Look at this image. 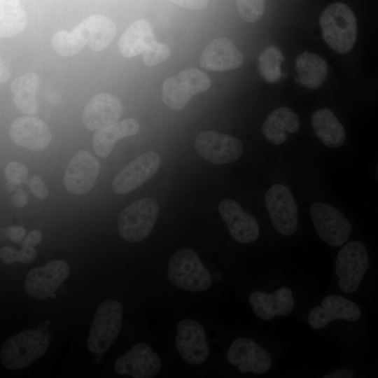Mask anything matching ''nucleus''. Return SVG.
Masks as SVG:
<instances>
[{
    "instance_id": "7",
    "label": "nucleus",
    "mask_w": 378,
    "mask_h": 378,
    "mask_svg": "<svg viewBox=\"0 0 378 378\" xmlns=\"http://www.w3.org/2000/svg\"><path fill=\"white\" fill-rule=\"evenodd\" d=\"M264 201L275 230L282 235L293 234L298 227V206L290 189L274 184L267 190Z\"/></svg>"
},
{
    "instance_id": "42",
    "label": "nucleus",
    "mask_w": 378,
    "mask_h": 378,
    "mask_svg": "<svg viewBox=\"0 0 378 378\" xmlns=\"http://www.w3.org/2000/svg\"><path fill=\"white\" fill-rule=\"evenodd\" d=\"M6 234L11 241L18 243L24 237L25 230L21 226H12L7 229Z\"/></svg>"
},
{
    "instance_id": "12",
    "label": "nucleus",
    "mask_w": 378,
    "mask_h": 378,
    "mask_svg": "<svg viewBox=\"0 0 378 378\" xmlns=\"http://www.w3.org/2000/svg\"><path fill=\"white\" fill-rule=\"evenodd\" d=\"M160 165V155L153 151L146 152L125 167L113 179V191L119 195L134 190L158 171Z\"/></svg>"
},
{
    "instance_id": "2",
    "label": "nucleus",
    "mask_w": 378,
    "mask_h": 378,
    "mask_svg": "<svg viewBox=\"0 0 378 378\" xmlns=\"http://www.w3.org/2000/svg\"><path fill=\"white\" fill-rule=\"evenodd\" d=\"M167 276L175 286L188 291H204L212 284L210 273L196 252L189 248H181L172 255Z\"/></svg>"
},
{
    "instance_id": "45",
    "label": "nucleus",
    "mask_w": 378,
    "mask_h": 378,
    "mask_svg": "<svg viewBox=\"0 0 378 378\" xmlns=\"http://www.w3.org/2000/svg\"><path fill=\"white\" fill-rule=\"evenodd\" d=\"M9 70L8 67L4 64L1 63V84L5 83L9 78Z\"/></svg>"
},
{
    "instance_id": "18",
    "label": "nucleus",
    "mask_w": 378,
    "mask_h": 378,
    "mask_svg": "<svg viewBox=\"0 0 378 378\" xmlns=\"http://www.w3.org/2000/svg\"><path fill=\"white\" fill-rule=\"evenodd\" d=\"M122 113V106L119 99L111 94L102 92L88 102L82 121L88 130H98L118 122Z\"/></svg>"
},
{
    "instance_id": "44",
    "label": "nucleus",
    "mask_w": 378,
    "mask_h": 378,
    "mask_svg": "<svg viewBox=\"0 0 378 378\" xmlns=\"http://www.w3.org/2000/svg\"><path fill=\"white\" fill-rule=\"evenodd\" d=\"M354 372L350 370L341 369L332 371L323 376V378H351Z\"/></svg>"
},
{
    "instance_id": "43",
    "label": "nucleus",
    "mask_w": 378,
    "mask_h": 378,
    "mask_svg": "<svg viewBox=\"0 0 378 378\" xmlns=\"http://www.w3.org/2000/svg\"><path fill=\"white\" fill-rule=\"evenodd\" d=\"M10 201L14 206L22 208L27 203V196L22 189H19L12 196Z\"/></svg>"
},
{
    "instance_id": "32",
    "label": "nucleus",
    "mask_w": 378,
    "mask_h": 378,
    "mask_svg": "<svg viewBox=\"0 0 378 378\" xmlns=\"http://www.w3.org/2000/svg\"><path fill=\"white\" fill-rule=\"evenodd\" d=\"M239 14L248 22L259 20L265 11V0H235Z\"/></svg>"
},
{
    "instance_id": "8",
    "label": "nucleus",
    "mask_w": 378,
    "mask_h": 378,
    "mask_svg": "<svg viewBox=\"0 0 378 378\" xmlns=\"http://www.w3.org/2000/svg\"><path fill=\"white\" fill-rule=\"evenodd\" d=\"M310 215L318 237L332 246H340L348 239L352 227L348 219L335 207L316 202L310 208Z\"/></svg>"
},
{
    "instance_id": "39",
    "label": "nucleus",
    "mask_w": 378,
    "mask_h": 378,
    "mask_svg": "<svg viewBox=\"0 0 378 378\" xmlns=\"http://www.w3.org/2000/svg\"><path fill=\"white\" fill-rule=\"evenodd\" d=\"M172 3L186 8L199 10L204 8L209 0H169Z\"/></svg>"
},
{
    "instance_id": "3",
    "label": "nucleus",
    "mask_w": 378,
    "mask_h": 378,
    "mask_svg": "<svg viewBox=\"0 0 378 378\" xmlns=\"http://www.w3.org/2000/svg\"><path fill=\"white\" fill-rule=\"evenodd\" d=\"M48 346L49 338L42 331H22L4 342L0 351V360L8 369H21L43 355Z\"/></svg>"
},
{
    "instance_id": "11",
    "label": "nucleus",
    "mask_w": 378,
    "mask_h": 378,
    "mask_svg": "<svg viewBox=\"0 0 378 378\" xmlns=\"http://www.w3.org/2000/svg\"><path fill=\"white\" fill-rule=\"evenodd\" d=\"M176 349L183 359L191 365H199L208 358L209 349L205 330L193 319L181 321L176 327Z\"/></svg>"
},
{
    "instance_id": "30",
    "label": "nucleus",
    "mask_w": 378,
    "mask_h": 378,
    "mask_svg": "<svg viewBox=\"0 0 378 378\" xmlns=\"http://www.w3.org/2000/svg\"><path fill=\"white\" fill-rule=\"evenodd\" d=\"M284 57L279 48L270 46L258 57V71L268 83L277 82L281 77V64Z\"/></svg>"
},
{
    "instance_id": "10",
    "label": "nucleus",
    "mask_w": 378,
    "mask_h": 378,
    "mask_svg": "<svg viewBox=\"0 0 378 378\" xmlns=\"http://www.w3.org/2000/svg\"><path fill=\"white\" fill-rule=\"evenodd\" d=\"M69 272L66 262L52 260L43 267L33 268L27 273L24 282V290L32 298L47 299L55 293Z\"/></svg>"
},
{
    "instance_id": "35",
    "label": "nucleus",
    "mask_w": 378,
    "mask_h": 378,
    "mask_svg": "<svg viewBox=\"0 0 378 378\" xmlns=\"http://www.w3.org/2000/svg\"><path fill=\"white\" fill-rule=\"evenodd\" d=\"M39 85V79L34 73H27L15 78L10 84V91L13 94L21 92H36Z\"/></svg>"
},
{
    "instance_id": "36",
    "label": "nucleus",
    "mask_w": 378,
    "mask_h": 378,
    "mask_svg": "<svg viewBox=\"0 0 378 378\" xmlns=\"http://www.w3.org/2000/svg\"><path fill=\"white\" fill-rule=\"evenodd\" d=\"M36 94L35 92H22L13 94L14 104L22 113L34 114L38 108Z\"/></svg>"
},
{
    "instance_id": "25",
    "label": "nucleus",
    "mask_w": 378,
    "mask_h": 378,
    "mask_svg": "<svg viewBox=\"0 0 378 378\" xmlns=\"http://www.w3.org/2000/svg\"><path fill=\"white\" fill-rule=\"evenodd\" d=\"M155 41L153 27L146 19L136 20L121 35L118 46L120 53L131 58L142 54Z\"/></svg>"
},
{
    "instance_id": "13",
    "label": "nucleus",
    "mask_w": 378,
    "mask_h": 378,
    "mask_svg": "<svg viewBox=\"0 0 378 378\" xmlns=\"http://www.w3.org/2000/svg\"><path fill=\"white\" fill-rule=\"evenodd\" d=\"M99 163L89 152L80 150L69 161L64 176V186L69 192L81 195L90 192L99 175Z\"/></svg>"
},
{
    "instance_id": "34",
    "label": "nucleus",
    "mask_w": 378,
    "mask_h": 378,
    "mask_svg": "<svg viewBox=\"0 0 378 378\" xmlns=\"http://www.w3.org/2000/svg\"><path fill=\"white\" fill-rule=\"evenodd\" d=\"M27 169L24 165L18 162L8 163L4 169V176L7 188L13 190L15 186L24 183L27 178Z\"/></svg>"
},
{
    "instance_id": "38",
    "label": "nucleus",
    "mask_w": 378,
    "mask_h": 378,
    "mask_svg": "<svg viewBox=\"0 0 378 378\" xmlns=\"http://www.w3.org/2000/svg\"><path fill=\"white\" fill-rule=\"evenodd\" d=\"M36 256V251L34 247L22 246L18 251L17 261L24 264L31 262Z\"/></svg>"
},
{
    "instance_id": "23",
    "label": "nucleus",
    "mask_w": 378,
    "mask_h": 378,
    "mask_svg": "<svg viewBox=\"0 0 378 378\" xmlns=\"http://www.w3.org/2000/svg\"><path fill=\"white\" fill-rule=\"evenodd\" d=\"M300 125V118L296 113L288 107H280L267 115L262 132L270 144L280 145L286 140L287 133L296 132Z\"/></svg>"
},
{
    "instance_id": "17",
    "label": "nucleus",
    "mask_w": 378,
    "mask_h": 378,
    "mask_svg": "<svg viewBox=\"0 0 378 378\" xmlns=\"http://www.w3.org/2000/svg\"><path fill=\"white\" fill-rule=\"evenodd\" d=\"M361 316L360 308L352 301L340 295H329L321 302V307H314L308 314L309 326L321 329L332 320L357 321Z\"/></svg>"
},
{
    "instance_id": "16",
    "label": "nucleus",
    "mask_w": 378,
    "mask_h": 378,
    "mask_svg": "<svg viewBox=\"0 0 378 378\" xmlns=\"http://www.w3.org/2000/svg\"><path fill=\"white\" fill-rule=\"evenodd\" d=\"M228 362L236 365L244 373L253 372L264 374L272 366V359L269 354L255 341L245 337L235 340L231 344L227 354Z\"/></svg>"
},
{
    "instance_id": "28",
    "label": "nucleus",
    "mask_w": 378,
    "mask_h": 378,
    "mask_svg": "<svg viewBox=\"0 0 378 378\" xmlns=\"http://www.w3.org/2000/svg\"><path fill=\"white\" fill-rule=\"evenodd\" d=\"M27 16L20 0H0V36L10 38L26 26Z\"/></svg>"
},
{
    "instance_id": "15",
    "label": "nucleus",
    "mask_w": 378,
    "mask_h": 378,
    "mask_svg": "<svg viewBox=\"0 0 378 378\" xmlns=\"http://www.w3.org/2000/svg\"><path fill=\"white\" fill-rule=\"evenodd\" d=\"M218 211L234 241L248 244L258 239L259 226L257 220L246 212L237 201L231 199L221 200Z\"/></svg>"
},
{
    "instance_id": "21",
    "label": "nucleus",
    "mask_w": 378,
    "mask_h": 378,
    "mask_svg": "<svg viewBox=\"0 0 378 378\" xmlns=\"http://www.w3.org/2000/svg\"><path fill=\"white\" fill-rule=\"evenodd\" d=\"M244 61L241 52L226 38H217L202 52L200 66L207 70L223 71L239 67Z\"/></svg>"
},
{
    "instance_id": "1",
    "label": "nucleus",
    "mask_w": 378,
    "mask_h": 378,
    "mask_svg": "<svg viewBox=\"0 0 378 378\" xmlns=\"http://www.w3.org/2000/svg\"><path fill=\"white\" fill-rule=\"evenodd\" d=\"M319 24L323 39L334 51L346 53L352 48L357 37V22L346 4L335 2L328 6L320 15Z\"/></svg>"
},
{
    "instance_id": "20",
    "label": "nucleus",
    "mask_w": 378,
    "mask_h": 378,
    "mask_svg": "<svg viewBox=\"0 0 378 378\" xmlns=\"http://www.w3.org/2000/svg\"><path fill=\"white\" fill-rule=\"evenodd\" d=\"M254 314L260 319L271 321L276 316H287L293 310L295 300L292 290L282 287L271 294L254 291L248 297Z\"/></svg>"
},
{
    "instance_id": "6",
    "label": "nucleus",
    "mask_w": 378,
    "mask_h": 378,
    "mask_svg": "<svg viewBox=\"0 0 378 378\" xmlns=\"http://www.w3.org/2000/svg\"><path fill=\"white\" fill-rule=\"evenodd\" d=\"M369 267L368 253L362 242L353 241L344 245L335 260V273L340 289L346 293L355 292Z\"/></svg>"
},
{
    "instance_id": "24",
    "label": "nucleus",
    "mask_w": 378,
    "mask_h": 378,
    "mask_svg": "<svg viewBox=\"0 0 378 378\" xmlns=\"http://www.w3.org/2000/svg\"><path fill=\"white\" fill-rule=\"evenodd\" d=\"M139 130V124L134 118L116 122L98 130L93 135L94 150L99 157L106 158L110 155L118 141L135 135Z\"/></svg>"
},
{
    "instance_id": "33",
    "label": "nucleus",
    "mask_w": 378,
    "mask_h": 378,
    "mask_svg": "<svg viewBox=\"0 0 378 378\" xmlns=\"http://www.w3.org/2000/svg\"><path fill=\"white\" fill-rule=\"evenodd\" d=\"M144 63L153 66L164 62L170 55V49L164 43L154 41L141 54Z\"/></svg>"
},
{
    "instance_id": "41",
    "label": "nucleus",
    "mask_w": 378,
    "mask_h": 378,
    "mask_svg": "<svg viewBox=\"0 0 378 378\" xmlns=\"http://www.w3.org/2000/svg\"><path fill=\"white\" fill-rule=\"evenodd\" d=\"M41 239V232L38 230H34L26 236L21 245L22 246L34 247L40 243Z\"/></svg>"
},
{
    "instance_id": "26",
    "label": "nucleus",
    "mask_w": 378,
    "mask_h": 378,
    "mask_svg": "<svg viewBox=\"0 0 378 378\" xmlns=\"http://www.w3.org/2000/svg\"><path fill=\"white\" fill-rule=\"evenodd\" d=\"M312 124L316 135L326 146L335 148L344 143L346 131L330 109L316 111L312 116Z\"/></svg>"
},
{
    "instance_id": "27",
    "label": "nucleus",
    "mask_w": 378,
    "mask_h": 378,
    "mask_svg": "<svg viewBox=\"0 0 378 378\" xmlns=\"http://www.w3.org/2000/svg\"><path fill=\"white\" fill-rule=\"evenodd\" d=\"M298 81L309 89L318 88L326 78L328 67L319 55L304 52L295 59Z\"/></svg>"
},
{
    "instance_id": "40",
    "label": "nucleus",
    "mask_w": 378,
    "mask_h": 378,
    "mask_svg": "<svg viewBox=\"0 0 378 378\" xmlns=\"http://www.w3.org/2000/svg\"><path fill=\"white\" fill-rule=\"evenodd\" d=\"M1 260L6 264H11L17 261L18 251L8 246H4L0 251Z\"/></svg>"
},
{
    "instance_id": "9",
    "label": "nucleus",
    "mask_w": 378,
    "mask_h": 378,
    "mask_svg": "<svg viewBox=\"0 0 378 378\" xmlns=\"http://www.w3.org/2000/svg\"><path fill=\"white\" fill-rule=\"evenodd\" d=\"M194 146L200 156L215 164L234 162L244 151L242 143L235 136L209 130L197 135Z\"/></svg>"
},
{
    "instance_id": "29",
    "label": "nucleus",
    "mask_w": 378,
    "mask_h": 378,
    "mask_svg": "<svg viewBox=\"0 0 378 378\" xmlns=\"http://www.w3.org/2000/svg\"><path fill=\"white\" fill-rule=\"evenodd\" d=\"M194 95L188 81L181 72L176 76L168 78L163 83L162 101L172 110L183 109Z\"/></svg>"
},
{
    "instance_id": "5",
    "label": "nucleus",
    "mask_w": 378,
    "mask_h": 378,
    "mask_svg": "<svg viewBox=\"0 0 378 378\" xmlns=\"http://www.w3.org/2000/svg\"><path fill=\"white\" fill-rule=\"evenodd\" d=\"M159 210L158 202L148 197L127 206L118 218V228L120 236L131 242L146 238L155 225Z\"/></svg>"
},
{
    "instance_id": "4",
    "label": "nucleus",
    "mask_w": 378,
    "mask_h": 378,
    "mask_svg": "<svg viewBox=\"0 0 378 378\" xmlns=\"http://www.w3.org/2000/svg\"><path fill=\"white\" fill-rule=\"evenodd\" d=\"M122 307L114 300L104 301L98 307L89 332L87 346L94 354H103L118 337L122 323Z\"/></svg>"
},
{
    "instance_id": "19",
    "label": "nucleus",
    "mask_w": 378,
    "mask_h": 378,
    "mask_svg": "<svg viewBox=\"0 0 378 378\" xmlns=\"http://www.w3.org/2000/svg\"><path fill=\"white\" fill-rule=\"evenodd\" d=\"M9 136L16 145L34 151L44 150L52 138L48 125L31 116L15 119L10 127Z\"/></svg>"
},
{
    "instance_id": "14",
    "label": "nucleus",
    "mask_w": 378,
    "mask_h": 378,
    "mask_svg": "<svg viewBox=\"0 0 378 378\" xmlns=\"http://www.w3.org/2000/svg\"><path fill=\"white\" fill-rule=\"evenodd\" d=\"M161 364L160 357L150 346L138 343L116 360L114 369L120 375L150 378L158 373Z\"/></svg>"
},
{
    "instance_id": "31",
    "label": "nucleus",
    "mask_w": 378,
    "mask_h": 378,
    "mask_svg": "<svg viewBox=\"0 0 378 378\" xmlns=\"http://www.w3.org/2000/svg\"><path fill=\"white\" fill-rule=\"evenodd\" d=\"M86 45L85 42L74 31L69 32L59 30L52 38V48L63 57H70L78 53Z\"/></svg>"
},
{
    "instance_id": "22",
    "label": "nucleus",
    "mask_w": 378,
    "mask_h": 378,
    "mask_svg": "<svg viewBox=\"0 0 378 378\" xmlns=\"http://www.w3.org/2000/svg\"><path fill=\"white\" fill-rule=\"evenodd\" d=\"M95 52L105 49L116 34V26L108 18L99 14L90 15L73 29Z\"/></svg>"
},
{
    "instance_id": "46",
    "label": "nucleus",
    "mask_w": 378,
    "mask_h": 378,
    "mask_svg": "<svg viewBox=\"0 0 378 378\" xmlns=\"http://www.w3.org/2000/svg\"><path fill=\"white\" fill-rule=\"evenodd\" d=\"M48 99L53 105H57L60 102L61 97L57 92H52L49 94Z\"/></svg>"
},
{
    "instance_id": "37",
    "label": "nucleus",
    "mask_w": 378,
    "mask_h": 378,
    "mask_svg": "<svg viewBox=\"0 0 378 378\" xmlns=\"http://www.w3.org/2000/svg\"><path fill=\"white\" fill-rule=\"evenodd\" d=\"M30 191L38 199H44L48 195V191L43 180L38 176H34L27 181Z\"/></svg>"
}]
</instances>
